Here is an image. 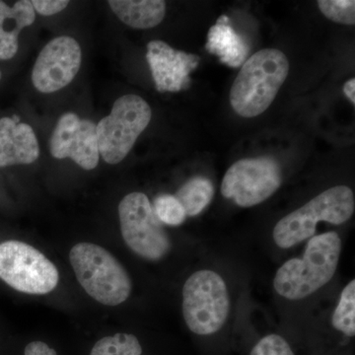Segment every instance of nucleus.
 I'll use <instances>...</instances> for the list:
<instances>
[{
    "instance_id": "13",
    "label": "nucleus",
    "mask_w": 355,
    "mask_h": 355,
    "mask_svg": "<svg viewBox=\"0 0 355 355\" xmlns=\"http://www.w3.org/2000/svg\"><path fill=\"white\" fill-rule=\"evenodd\" d=\"M39 155L38 139L28 123L8 116L0 119V167L32 164Z\"/></svg>"
},
{
    "instance_id": "11",
    "label": "nucleus",
    "mask_w": 355,
    "mask_h": 355,
    "mask_svg": "<svg viewBox=\"0 0 355 355\" xmlns=\"http://www.w3.org/2000/svg\"><path fill=\"white\" fill-rule=\"evenodd\" d=\"M50 150L55 158H70L83 169H94L100 159L97 125L74 113L62 114L51 135Z\"/></svg>"
},
{
    "instance_id": "4",
    "label": "nucleus",
    "mask_w": 355,
    "mask_h": 355,
    "mask_svg": "<svg viewBox=\"0 0 355 355\" xmlns=\"http://www.w3.org/2000/svg\"><path fill=\"white\" fill-rule=\"evenodd\" d=\"M354 209L352 189L347 186L333 187L280 219L273 229V240L279 248L289 249L313 237L319 222L335 225L345 223L352 218Z\"/></svg>"
},
{
    "instance_id": "17",
    "label": "nucleus",
    "mask_w": 355,
    "mask_h": 355,
    "mask_svg": "<svg viewBox=\"0 0 355 355\" xmlns=\"http://www.w3.org/2000/svg\"><path fill=\"white\" fill-rule=\"evenodd\" d=\"M214 187L207 178L196 177L189 180L177 191V200L183 205L187 216L200 214L211 202Z\"/></svg>"
},
{
    "instance_id": "16",
    "label": "nucleus",
    "mask_w": 355,
    "mask_h": 355,
    "mask_svg": "<svg viewBox=\"0 0 355 355\" xmlns=\"http://www.w3.org/2000/svg\"><path fill=\"white\" fill-rule=\"evenodd\" d=\"M228 18L221 16L216 25L210 28L207 50L220 58L229 67H239L247 57L246 43L241 36L227 25Z\"/></svg>"
},
{
    "instance_id": "6",
    "label": "nucleus",
    "mask_w": 355,
    "mask_h": 355,
    "mask_svg": "<svg viewBox=\"0 0 355 355\" xmlns=\"http://www.w3.org/2000/svg\"><path fill=\"white\" fill-rule=\"evenodd\" d=\"M153 118L146 100L137 95H125L114 103L108 116L97 125L100 156L108 164L121 162L132 150L139 135Z\"/></svg>"
},
{
    "instance_id": "19",
    "label": "nucleus",
    "mask_w": 355,
    "mask_h": 355,
    "mask_svg": "<svg viewBox=\"0 0 355 355\" xmlns=\"http://www.w3.org/2000/svg\"><path fill=\"white\" fill-rule=\"evenodd\" d=\"M142 347L137 336L116 334L98 340L90 355H141Z\"/></svg>"
},
{
    "instance_id": "12",
    "label": "nucleus",
    "mask_w": 355,
    "mask_h": 355,
    "mask_svg": "<svg viewBox=\"0 0 355 355\" xmlns=\"http://www.w3.org/2000/svg\"><path fill=\"white\" fill-rule=\"evenodd\" d=\"M146 58L160 92H178L188 87L190 73L200 64L198 55L174 50L162 41L147 44Z\"/></svg>"
},
{
    "instance_id": "3",
    "label": "nucleus",
    "mask_w": 355,
    "mask_h": 355,
    "mask_svg": "<svg viewBox=\"0 0 355 355\" xmlns=\"http://www.w3.org/2000/svg\"><path fill=\"white\" fill-rule=\"evenodd\" d=\"M76 279L88 295L103 305L125 302L132 292V280L120 261L104 248L78 243L69 254Z\"/></svg>"
},
{
    "instance_id": "10",
    "label": "nucleus",
    "mask_w": 355,
    "mask_h": 355,
    "mask_svg": "<svg viewBox=\"0 0 355 355\" xmlns=\"http://www.w3.org/2000/svg\"><path fill=\"white\" fill-rule=\"evenodd\" d=\"M83 51L76 39L60 36L51 40L40 53L32 70V83L42 93H53L76 78Z\"/></svg>"
},
{
    "instance_id": "5",
    "label": "nucleus",
    "mask_w": 355,
    "mask_h": 355,
    "mask_svg": "<svg viewBox=\"0 0 355 355\" xmlns=\"http://www.w3.org/2000/svg\"><path fill=\"white\" fill-rule=\"evenodd\" d=\"M230 298L225 282L212 270L193 273L183 288V315L187 326L198 336L220 330L227 321Z\"/></svg>"
},
{
    "instance_id": "2",
    "label": "nucleus",
    "mask_w": 355,
    "mask_h": 355,
    "mask_svg": "<svg viewBox=\"0 0 355 355\" xmlns=\"http://www.w3.org/2000/svg\"><path fill=\"white\" fill-rule=\"evenodd\" d=\"M288 72L289 62L282 51H257L243 64L231 87L233 110L243 118L260 116L272 104Z\"/></svg>"
},
{
    "instance_id": "22",
    "label": "nucleus",
    "mask_w": 355,
    "mask_h": 355,
    "mask_svg": "<svg viewBox=\"0 0 355 355\" xmlns=\"http://www.w3.org/2000/svg\"><path fill=\"white\" fill-rule=\"evenodd\" d=\"M250 355H295L286 338L279 335L263 336L254 345Z\"/></svg>"
},
{
    "instance_id": "25",
    "label": "nucleus",
    "mask_w": 355,
    "mask_h": 355,
    "mask_svg": "<svg viewBox=\"0 0 355 355\" xmlns=\"http://www.w3.org/2000/svg\"><path fill=\"white\" fill-rule=\"evenodd\" d=\"M343 92L347 95L352 104H355V79L352 78L343 86Z\"/></svg>"
},
{
    "instance_id": "15",
    "label": "nucleus",
    "mask_w": 355,
    "mask_h": 355,
    "mask_svg": "<svg viewBox=\"0 0 355 355\" xmlns=\"http://www.w3.org/2000/svg\"><path fill=\"white\" fill-rule=\"evenodd\" d=\"M108 3L121 22L135 29L156 27L165 17L162 0H110Z\"/></svg>"
},
{
    "instance_id": "8",
    "label": "nucleus",
    "mask_w": 355,
    "mask_h": 355,
    "mask_svg": "<svg viewBox=\"0 0 355 355\" xmlns=\"http://www.w3.org/2000/svg\"><path fill=\"white\" fill-rule=\"evenodd\" d=\"M0 279L27 294L50 293L58 286V268L31 245L20 241L0 244Z\"/></svg>"
},
{
    "instance_id": "14",
    "label": "nucleus",
    "mask_w": 355,
    "mask_h": 355,
    "mask_svg": "<svg viewBox=\"0 0 355 355\" xmlns=\"http://www.w3.org/2000/svg\"><path fill=\"white\" fill-rule=\"evenodd\" d=\"M36 12L30 0H20L12 7L0 1V60H11L18 51L20 32L35 22Z\"/></svg>"
},
{
    "instance_id": "23",
    "label": "nucleus",
    "mask_w": 355,
    "mask_h": 355,
    "mask_svg": "<svg viewBox=\"0 0 355 355\" xmlns=\"http://www.w3.org/2000/svg\"><path fill=\"white\" fill-rule=\"evenodd\" d=\"M69 1L65 0H33L32 6L35 12L43 16H51L60 13L69 6Z\"/></svg>"
},
{
    "instance_id": "24",
    "label": "nucleus",
    "mask_w": 355,
    "mask_h": 355,
    "mask_svg": "<svg viewBox=\"0 0 355 355\" xmlns=\"http://www.w3.org/2000/svg\"><path fill=\"white\" fill-rule=\"evenodd\" d=\"M24 355H58L55 349H51L43 342L30 343L25 347Z\"/></svg>"
},
{
    "instance_id": "7",
    "label": "nucleus",
    "mask_w": 355,
    "mask_h": 355,
    "mask_svg": "<svg viewBox=\"0 0 355 355\" xmlns=\"http://www.w3.org/2000/svg\"><path fill=\"white\" fill-rule=\"evenodd\" d=\"M121 231L128 247L141 258L160 261L171 250V241L146 195L132 193L119 205Z\"/></svg>"
},
{
    "instance_id": "18",
    "label": "nucleus",
    "mask_w": 355,
    "mask_h": 355,
    "mask_svg": "<svg viewBox=\"0 0 355 355\" xmlns=\"http://www.w3.org/2000/svg\"><path fill=\"white\" fill-rule=\"evenodd\" d=\"M333 326L336 331L352 338L355 335V282L345 287L340 302L333 315Z\"/></svg>"
},
{
    "instance_id": "1",
    "label": "nucleus",
    "mask_w": 355,
    "mask_h": 355,
    "mask_svg": "<svg viewBox=\"0 0 355 355\" xmlns=\"http://www.w3.org/2000/svg\"><path fill=\"white\" fill-rule=\"evenodd\" d=\"M342 240L336 232L313 236L302 258L287 261L273 280L275 291L288 300H300L326 286L336 272Z\"/></svg>"
},
{
    "instance_id": "9",
    "label": "nucleus",
    "mask_w": 355,
    "mask_h": 355,
    "mask_svg": "<svg viewBox=\"0 0 355 355\" xmlns=\"http://www.w3.org/2000/svg\"><path fill=\"white\" fill-rule=\"evenodd\" d=\"M282 181V170L273 159H242L226 172L221 193L239 207H251L272 197L279 190Z\"/></svg>"
},
{
    "instance_id": "20",
    "label": "nucleus",
    "mask_w": 355,
    "mask_h": 355,
    "mask_svg": "<svg viewBox=\"0 0 355 355\" xmlns=\"http://www.w3.org/2000/svg\"><path fill=\"white\" fill-rule=\"evenodd\" d=\"M153 207L159 220L167 225L179 226L186 220V211L175 196H158Z\"/></svg>"
},
{
    "instance_id": "21",
    "label": "nucleus",
    "mask_w": 355,
    "mask_h": 355,
    "mask_svg": "<svg viewBox=\"0 0 355 355\" xmlns=\"http://www.w3.org/2000/svg\"><path fill=\"white\" fill-rule=\"evenodd\" d=\"M318 6L321 12L333 22L349 26L355 24L354 0H320Z\"/></svg>"
},
{
    "instance_id": "26",
    "label": "nucleus",
    "mask_w": 355,
    "mask_h": 355,
    "mask_svg": "<svg viewBox=\"0 0 355 355\" xmlns=\"http://www.w3.org/2000/svg\"><path fill=\"white\" fill-rule=\"evenodd\" d=\"M1 77H2V74H1V71H0V80H1Z\"/></svg>"
}]
</instances>
